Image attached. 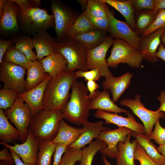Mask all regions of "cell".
<instances>
[{
    "instance_id": "1",
    "label": "cell",
    "mask_w": 165,
    "mask_h": 165,
    "mask_svg": "<svg viewBox=\"0 0 165 165\" xmlns=\"http://www.w3.org/2000/svg\"><path fill=\"white\" fill-rule=\"evenodd\" d=\"M78 79L75 72L66 70L51 78L45 91L43 106L51 110L62 111L70 98V89Z\"/></svg>"
},
{
    "instance_id": "2",
    "label": "cell",
    "mask_w": 165,
    "mask_h": 165,
    "mask_svg": "<svg viewBox=\"0 0 165 165\" xmlns=\"http://www.w3.org/2000/svg\"><path fill=\"white\" fill-rule=\"evenodd\" d=\"M70 98L62 110L64 118L81 126L88 121L90 98L86 86L77 80L72 85Z\"/></svg>"
},
{
    "instance_id": "3",
    "label": "cell",
    "mask_w": 165,
    "mask_h": 165,
    "mask_svg": "<svg viewBox=\"0 0 165 165\" xmlns=\"http://www.w3.org/2000/svg\"><path fill=\"white\" fill-rule=\"evenodd\" d=\"M63 119L62 111L45 108L31 117L29 129L38 142L52 141L57 136L60 122Z\"/></svg>"
},
{
    "instance_id": "4",
    "label": "cell",
    "mask_w": 165,
    "mask_h": 165,
    "mask_svg": "<svg viewBox=\"0 0 165 165\" xmlns=\"http://www.w3.org/2000/svg\"><path fill=\"white\" fill-rule=\"evenodd\" d=\"M17 20L21 31L29 35L46 31L55 26L53 15L49 14L46 9L39 7L24 11L20 9Z\"/></svg>"
},
{
    "instance_id": "5",
    "label": "cell",
    "mask_w": 165,
    "mask_h": 165,
    "mask_svg": "<svg viewBox=\"0 0 165 165\" xmlns=\"http://www.w3.org/2000/svg\"><path fill=\"white\" fill-rule=\"evenodd\" d=\"M56 53L62 54L66 60L68 64L66 70L88 71L87 68V50L76 40L68 37L57 42Z\"/></svg>"
},
{
    "instance_id": "6",
    "label": "cell",
    "mask_w": 165,
    "mask_h": 165,
    "mask_svg": "<svg viewBox=\"0 0 165 165\" xmlns=\"http://www.w3.org/2000/svg\"><path fill=\"white\" fill-rule=\"evenodd\" d=\"M112 45L110 55L106 60L108 67L115 68L120 63L136 68L141 66L144 59L137 49L120 39H114Z\"/></svg>"
},
{
    "instance_id": "7",
    "label": "cell",
    "mask_w": 165,
    "mask_h": 165,
    "mask_svg": "<svg viewBox=\"0 0 165 165\" xmlns=\"http://www.w3.org/2000/svg\"><path fill=\"white\" fill-rule=\"evenodd\" d=\"M50 7L54 18L55 30L58 42L68 37L71 28L79 14L60 0H51Z\"/></svg>"
},
{
    "instance_id": "8",
    "label": "cell",
    "mask_w": 165,
    "mask_h": 165,
    "mask_svg": "<svg viewBox=\"0 0 165 165\" xmlns=\"http://www.w3.org/2000/svg\"><path fill=\"white\" fill-rule=\"evenodd\" d=\"M141 98L140 95L137 94L134 99H123L119 103L121 106L128 107L140 119L145 127V134L149 138L155 123L160 119L164 118L165 114L157 110L153 111L148 109L141 102Z\"/></svg>"
},
{
    "instance_id": "9",
    "label": "cell",
    "mask_w": 165,
    "mask_h": 165,
    "mask_svg": "<svg viewBox=\"0 0 165 165\" xmlns=\"http://www.w3.org/2000/svg\"><path fill=\"white\" fill-rule=\"evenodd\" d=\"M4 113L18 130L20 141L24 142L27 138L31 118L28 106L18 97L12 106L4 111Z\"/></svg>"
},
{
    "instance_id": "10",
    "label": "cell",
    "mask_w": 165,
    "mask_h": 165,
    "mask_svg": "<svg viewBox=\"0 0 165 165\" xmlns=\"http://www.w3.org/2000/svg\"><path fill=\"white\" fill-rule=\"evenodd\" d=\"M26 69L20 66L3 60L0 64V81L3 88L21 94L26 91L24 76Z\"/></svg>"
},
{
    "instance_id": "11",
    "label": "cell",
    "mask_w": 165,
    "mask_h": 165,
    "mask_svg": "<svg viewBox=\"0 0 165 165\" xmlns=\"http://www.w3.org/2000/svg\"><path fill=\"white\" fill-rule=\"evenodd\" d=\"M20 9L13 0H6L0 20V35L2 38H12L21 34L17 20Z\"/></svg>"
},
{
    "instance_id": "12",
    "label": "cell",
    "mask_w": 165,
    "mask_h": 165,
    "mask_svg": "<svg viewBox=\"0 0 165 165\" xmlns=\"http://www.w3.org/2000/svg\"><path fill=\"white\" fill-rule=\"evenodd\" d=\"M114 39L108 35L100 45L91 49L87 50V68L97 69L102 77H105L112 72L109 70L106 60L107 52L112 45Z\"/></svg>"
},
{
    "instance_id": "13",
    "label": "cell",
    "mask_w": 165,
    "mask_h": 165,
    "mask_svg": "<svg viewBox=\"0 0 165 165\" xmlns=\"http://www.w3.org/2000/svg\"><path fill=\"white\" fill-rule=\"evenodd\" d=\"M109 20L108 32L113 38L122 39L138 50L140 37L126 23L116 18L113 13L107 11Z\"/></svg>"
},
{
    "instance_id": "14",
    "label": "cell",
    "mask_w": 165,
    "mask_h": 165,
    "mask_svg": "<svg viewBox=\"0 0 165 165\" xmlns=\"http://www.w3.org/2000/svg\"><path fill=\"white\" fill-rule=\"evenodd\" d=\"M133 132L132 130L123 127H119L115 130L101 132L96 139L104 141L107 146L100 151L104 155L116 158L118 152L119 143L125 142L128 135Z\"/></svg>"
},
{
    "instance_id": "15",
    "label": "cell",
    "mask_w": 165,
    "mask_h": 165,
    "mask_svg": "<svg viewBox=\"0 0 165 165\" xmlns=\"http://www.w3.org/2000/svg\"><path fill=\"white\" fill-rule=\"evenodd\" d=\"M0 144L16 153L24 163L36 164L39 151L38 143L29 129L27 138L23 143H15L12 145L1 141Z\"/></svg>"
},
{
    "instance_id": "16",
    "label": "cell",
    "mask_w": 165,
    "mask_h": 165,
    "mask_svg": "<svg viewBox=\"0 0 165 165\" xmlns=\"http://www.w3.org/2000/svg\"><path fill=\"white\" fill-rule=\"evenodd\" d=\"M165 31V28H163L140 37L138 50L144 59L152 63L159 60L157 55V49L161 43V36Z\"/></svg>"
},
{
    "instance_id": "17",
    "label": "cell",
    "mask_w": 165,
    "mask_h": 165,
    "mask_svg": "<svg viewBox=\"0 0 165 165\" xmlns=\"http://www.w3.org/2000/svg\"><path fill=\"white\" fill-rule=\"evenodd\" d=\"M51 77L48 74L45 79L39 84L31 89L19 94L18 97L28 106L31 117L41 110L45 108L42 104L45 91Z\"/></svg>"
},
{
    "instance_id": "18",
    "label": "cell",
    "mask_w": 165,
    "mask_h": 165,
    "mask_svg": "<svg viewBox=\"0 0 165 165\" xmlns=\"http://www.w3.org/2000/svg\"><path fill=\"white\" fill-rule=\"evenodd\" d=\"M130 113L127 114V117H124L117 113L97 110L94 113V116L104 120L107 124H113L118 127H127L135 132L145 134V131L143 125L138 122Z\"/></svg>"
},
{
    "instance_id": "19",
    "label": "cell",
    "mask_w": 165,
    "mask_h": 165,
    "mask_svg": "<svg viewBox=\"0 0 165 165\" xmlns=\"http://www.w3.org/2000/svg\"><path fill=\"white\" fill-rule=\"evenodd\" d=\"M133 74L127 72L121 76L116 77L112 73L105 77L101 85L104 90L109 91L112 97V100L117 101L123 93L130 86Z\"/></svg>"
},
{
    "instance_id": "20",
    "label": "cell",
    "mask_w": 165,
    "mask_h": 165,
    "mask_svg": "<svg viewBox=\"0 0 165 165\" xmlns=\"http://www.w3.org/2000/svg\"><path fill=\"white\" fill-rule=\"evenodd\" d=\"M104 123L101 120L94 122L88 120L82 125L83 131L80 137L68 147L81 149L86 145L90 143L101 132L111 130L110 128L104 126Z\"/></svg>"
},
{
    "instance_id": "21",
    "label": "cell",
    "mask_w": 165,
    "mask_h": 165,
    "mask_svg": "<svg viewBox=\"0 0 165 165\" xmlns=\"http://www.w3.org/2000/svg\"><path fill=\"white\" fill-rule=\"evenodd\" d=\"M90 110H97L110 113L126 114L131 112L120 108L110 98L108 91L97 90L93 97L90 99Z\"/></svg>"
},
{
    "instance_id": "22",
    "label": "cell",
    "mask_w": 165,
    "mask_h": 165,
    "mask_svg": "<svg viewBox=\"0 0 165 165\" xmlns=\"http://www.w3.org/2000/svg\"><path fill=\"white\" fill-rule=\"evenodd\" d=\"M32 40L38 61H40L44 57L56 53L57 38L53 37L47 31L34 35Z\"/></svg>"
},
{
    "instance_id": "23",
    "label": "cell",
    "mask_w": 165,
    "mask_h": 165,
    "mask_svg": "<svg viewBox=\"0 0 165 165\" xmlns=\"http://www.w3.org/2000/svg\"><path fill=\"white\" fill-rule=\"evenodd\" d=\"M83 131L82 127L71 126L62 119L60 122L57 134L52 141L56 144H65L68 146L78 139Z\"/></svg>"
},
{
    "instance_id": "24",
    "label": "cell",
    "mask_w": 165,
    "mask_h": 165,
    "mask_svg": "<svg viewBox=\"0 0 165 165\" xmlns=\"http://www.w3.org/2000/svg\"><path fill=\"white\" fill-rule=\"evenodd\" d=\"M45 72L52 78L58 75L67 69V61L61 53H55L40 61Z\"/></svg>"
},
{
    "instance_id": "25",
    "label": "cell",
    "mask_w": 165,
    "mask_h": 165,
    "mask_svg": "<svg viewBox=\"0 0 165 165\" xmlns=\"http://www.w3.org/2000/svg\"><path fill=\"white\" fill-rule=\"evenodd\" d=\"M131 134L128 135L125 142L119 143L118 152L116 158V165H135L134 155L137 141L133 140L131 142Z\"/></svg>"
},
{
    "instance_id": "26",
    "label": "cell",
    "mask_w": 165,
    "mask_h": 165,
    "mask_svg": "<svg viewBox=\"0 0 165 165\" xmlns=\"http://www.w3.org/2000/svg\"><path fill=\"white\" fill-rule=\"evenodd\" d=\"M103 1L118 11L125 19L127 24L136 32V13L130 0H102Z\"/></svg>"
},
{
    "instance_id": "27",
    "label": "cell",
    "mask_w": 165,
    "mask_h": 165,
    "mask_svg": "<svg viewBox=\"0 0 165 165\" xmlns=\"http://www.w3.org/2000/svg\"><path fill=\"white\" fill-rule=\"evenodd\" d=\"M131 136L136 138L147 155L158 165L165 164V158L158 152L149 137L145 134L135 132L131 133Z\"/></svg>"
},
{
    "instance_id": "28",
    "label": "cell",
    "mask_w": 165,
    "mask_h": 165,
    "mask_svg": "<svg viewBox=\"0 0 165 165\" xmlns=\"http://www.w3.org/2000/svg\"><path fill=\"white\" fill-rule=\"evenodd\" d=\"M27 70V75L25 79L26 91L39 84L48 74L45 71L42 63L37 60L33 61Z\"/></svg>"
},
{
    "instance_id": "29",
    "label": "cell",
    "mask_w": 165,
    "mask_h": 165,
    "mask_svg": "<svg viewBox=\"0 0 165 165\" xmlns=\"http://www.w3.org/2000/svg\"><path fill=\"white\" fill-rule=\"evenodd\" d=\"M107 31L96 29L71 37L78 41L87 50L94 48L101 44L107 35Z\"/></svg>"
},
{
    "instance_id": "30",
    "label": "cell",
    "mask_w": 165,
    "mask_h": 165,
    "mask_svg": "<svg viewBox=\"0 0 165 165\" xmlns=\"http://www.w3.org/2000/svg\"><path fill=\"white\" fill-rule=\"evenodd\" d=\"M19 132L9 122L3 110L0 109V140L8 144L20 140Z\"/></svg>"
},
{
    "instance_id": "31",
    "label": "cell",
    "mask_w": 165,
    "mask_h": 165,
    "mask_svg": "<svg viewBox=\"0 0 165 165\" xmlns=\"http://www.w3.org/2000/svg\"><path fill=\"white\" fill-rule=\"evenodd\" d=\"M12 38L15 47L29 60L32 61L37 60V55L33 51L32 40L30 35L21 33Z\"/></svg>"
},
{
    "instance_id": "32",
    "label": "cell",
    "mask_w": 165,
    "mask_h": 165,
    "mask_svg": "<svg viewBox=\"0 0 165 165\" xmlns=\"http://www.w3.org/2000/svg\"><path fill=\"white\" fill-rule=\"evenodd\" d=\"M3 60L21 66L26 70L33 61L29 60L23 53L17 49L13 42L5 53Z\"/></svg>"
},
{
    "instance_id": "33",
    "label": "cell",
    "mask_w": 165,
    "mask_h": 165,
    "mask_svg": "<svg viewBox=\"0 0 165 165\" xmlns=\"http://www.w3.org/2000/svg\"><path fill=\"white\" fill-rule=\"evenodd\" d=\"M158 12L148 10L136 13V32L139 36L141 35L152 25Z\"/></svg>"
},
{
    "instance_id": "34",
    "label": "cell",
    "mask_w": 165,
    "mask_h": 165,
    "mask_svg": "<svg viewBox=\"0 0 165 165\" xmlns=\"http://www.w3.org/2000/svg\"><path fill=\"white\" fill-rule=\"evenodd\" d=\"M106 144L103 141L97 139L92 141L87 147L82 149V157L79 165H92L95 155L98 151L105 148Z\"/></svg>"
},
{
    "instance_id": "35",
    "label": "cell",
    "mask_w": 165,
    "mask_h": 165,
    "mask_svg": "<svg viewBox=\"0 0 165 165\" xmlns=\"http://www.w3.org/2000/svg\"><path fill=\"white\" fill-rule=\"evenodd\" d=\"M96 29L90 21L84 10L76 18L70 29L68 37L83 34Z\"/></svg>"
},
{
    "instance_id": "36",
    "label": "cell",
    "mask_w": 165,
    "mask_h": 165,
    "mask_svg": "<svg viewBox=\"0 0 165 165\" xmlns=\"http://www.w3.org/2000/svg\"><path fill=\"white\" fill-rule=\"evenodd\" d=\"M39 151L36 165H51L56 144L52 141L38 142Z\"/></svg>"
},
{
    "instance_id": "37",
    "label": "cell",
    "mask_w": 165,
    "mask_h": 165,
    "mask_svg": "<svg viewBox=\"0 0 165 165\" xmlns=\"http://www.w3.org/2000/svg\"><path fill=\"white\" fill-rule=\"evenodd\" d=\"M108 4L102 0H88L86 10L92 16L108 18Z\"/></svg>"
},
{
    "instance_id": "38",
    "label": "cell",
    "mask_w": 165,
    "mask_h": 165,
    "mask_svg": "<svg viewBox=\"0 0 165 165\" xmlns=\"http://www.w3.org/2000/svg\"><path fill=\"white\" fill-rule=\"evenodd\" d=\"M16 91L3 88L0 90V109L5 111L10 108L18 97Z\"/></svg>"
},
{
    "instance_id": "39",
    "label": "cell",
    "mask_w": 165,
    "mask_h": 165,
    "mask_svg": "<svg viewBox=\"0 0 165 165\" xmlns=\"http://www.w3.org/2000/svg\"><path fill=\"white\" fill-rule=\"evenodd\" d=\"M82 149L68 147L64 153L58 165H75L82 157Z\"/></svg>"
},
{
    "instance_id": "40",
    "label": "cell",
    "mask_w": 165,
    "mask_h": 165,
    "mask_svg": "<svg viewBox=\"0 0 165 165\" xmlns=\"http://www.w3.org/2000/svg\"><path fill=\"white\" fill-rule=\"evenodd\" d=\"M134 160H137L139 161L140 165H158L147 155L137 141L134 153Z\"/></svg>"
},
{
    "instance_id": "41",
    "label": "cell",
    "mask_w": 165,
    "mask_h": 165,
    "mask_svg": "<svg viewBox=\"0 0 165 165\" xmlns=\"http://www.w3.org/2000/svg\"><path fill=\"white\" fill-rule=\"evenodd\" d=\"M163 28H165V9L158 12L152 24L141 35H148Z\"/></svg>"
},
{
    "instance_id": "42",
    "label": "cell",
    "mask_w": 165,
    "mask_h": 165,
    "mask_svg": "<svg viewBox=\"0 0 165 165\" xmlns=\"http://www.w3.org/2000/svg\"><path fill=\"white\" fill-rule=\"evenodd\" d=\"M150 139L153 140L159 145L165 144V128L160 124V119L155 124V128L149 137Z\"/></svg>"
},
{
    "instance_id": "43",
    "label": "cell",
    "mask_w": 165,
    "mask_h": 165,
    "mask_svg": "<svg viewBox=\"0 0 165 165\" xmlns=\"http://www.w3.org/2000/svg\"><path fill=\"white\" fill-rule=\"evenodd\" d=\"M136 13L143 11L153 10L154 0H130Z\"/></svg>"
},
{
    "instance_id": "44",
    "label": "cell",
    "mask_w": 165,
    "mask_h": 165,
    "mask_svg": "<svg viewBox=\"0 0 165 165\" xmlns=\"http://www.w3.org/2000/svg\"><path fill=\"white\" fill-rule=\"evenodd\" d=\"M85 11L94 27L97 29L108 32L109 24L108 18L94 17L91 16L86 10Z\"/></svg>"
},
{
    "instance_id": "45",
    "label": "cell",
    "mask_w": 165,
    "mask_h": 165,
    "mask_svg": "<svg viewBox=\"0 0 165 165\" xmlns=\"http://www.w3.org/2000/svg\"><path fill=\"white\" fill-rule=\"evenodd\" d=\"M75 74L78 78H84L86 81L98 80L102 77L99 70L97 69L89 71L78 70L75 72Z\"/></svg>"
},
{
    "instance_id": "46",
    "label": "cell",
    "mask_w": 165,
    "mask_h": 165,
    "mask_svg": "<svg viewBox=\"0 0 165 165\" xmlns=\"http://www.w3.org/2000/svg\"><path fill=\"white\" fill-rule=\"evenodd\" d=\"M68 146L63 144H56L55 151L53 155V165H58L61 159Z\"/></svg>"
},
{
    "instance_id": "47",
    "label": "cell",
    "mask_w": 165,
    "mask_h": 165,
    "mask_svg": "<svg viewBox=\"0 0 165 165\" xmlns=\"http://www.w3.org/2000/svg\"><path fill=\"white\" fill-rule=\"evenodd\" d=\"M13 42L12 38L9 39H0V64L3 60V55L9 47Z\"/></svg>"
},
{
    "instance_id": "48",
    "label": "cell",
    "mask_w": 165,
    "mask_h": 165,
    "mask_svg": "<svg viewBox=\"0 0 165 165\" xmlns=\"http://www.w3.org/2000/svg\"><path fill=\"white\" fill-rule=\"evenodd\" d=\"M8 148L4 146L3 148L0 151V161H8L13 164L14 163V160L12 154L8 151Z\"/></svg>"
},
{
    "instance_id": "49",
    "label": "cell",
    "mask_w": 165,
    "mask_h": 165,
    "mask_svg": "<svg viewBox=\"0 0 165 165\" xmlns=\"http://www.w3.org/2000/svg\"><path fill=\"white\" fill-rule=\"evenodd\" d=\"M23 11L35 8L31 0H13Z\"/></svg>"
},
{
    "instance_id": "50",
    "label": "cell",
    "mask_w": 165,
    "mask_h": 165,
    "mask_svg": "<svg viewBox=\"0 0 165 165\" xmlns=\"http://www.w3.org/2000/svg\"><path fill=\"white\" fill-rule=\"evenodd\" d=\"M86 87L89 92V96L91 98L95 94L96 91L100 88V86L94 80L87 81Z\"/></svg>"
},
{
    "instance_id": "51",
    "label": "cell",
    "mask_w": 165,
    "mask_h": 165,
    "mask_svg": "<svg viewBox=\"0 0 165 165\" xmlns=\"http://www.w3.org/2000/svg\"><path fill=\"white\" fill-rule=\"evenodd\" d=\"M157 100L160 103V106L157 110L159 112H165V90H162L160 95L157 97Z\"/></svg>"
},
{
    "instance_id": "52",
    "label": "cell",
    "mask_w": 165,
    "mask_h": 165,
    "mask_svg": "<svg viewBox=\"0 0 165 165\" xmlns=\"http://www.w3.org/2000/svg\"><path fill=\"white\" fill-rule=\"evenodd\" d=\"M165 9V0H154V8L153 10L158 12Z\"/></svg>"
},
{
    "instance_id": "53",
    "label": "cell",
    "mask_w": 165,
    "mask_h": 165,
    "mask_svg": "<svg viewBox=\"0 0 165 165\" xmlns=\"http://www.w3.org/2000/svg\"><path fill=\"white\" fill-rule=\"evenodd\" d=\"M10 151L13 155L15 165H36V164H28L24 163L16 153L12 151Z\"/></svg>"
},
{
    "instance_id": "54",
    "label": "cell",
    "mask_w": 165,
    "mask_h": 165,
    "mask_svg": "<svg viewBox=\"0 0 165 165\" xmlns=\"http://www.w3.org/2000/svg\"><path fill=\"white\" fill-rule=\"evenodd\" d=\"M157 55L159 58L165 62V47L162 43L158 47Z\"/></svg>"
},
{
    "instance_id": "55",
    "label": "cell",
    "mask_w": 165,
    "mask_h": 165,
    "mask_svg": "<svg viewBox=\"0 0 165 165\" xmlns=\"http://www.w3.org/2000/svg\"><path fill=\"white\" fill-rule=\"evenodd\" d=\"M157 149L158 152L165 158V144L159 145L157 147Z\"/></svg>"
},
{
    "instance_id": "56",
    "label": "cell",
    "mask_w": 165,
    "mask_h": 165,
    "mask_svg": "<svg viewBox=\"0 0 165 165\" xmlns=\"http://www.w3.org/2000/svg\"><path fill=\"white\" fill-rule=\"evenodd\" d=\"M6 0H0V17L2 15Z\"/></svg>"
},
{
    "instance_id": "57",
    "label": "cell",
    "mask_w": 165,
    "mask_h": 165,
    "mask_svg": "<svg viewBox=\"0 0 165 165\" xmlns=\"http://www.w3.org/2000/svg\"><path fill=\"white\" fill-rule=\"evenodd\" d=\"M35 8L39 7L41 5V0H31Z\"/></svg>"
},
{
    "instance_id": "58",
    "label": "cell",
    "mask_w": 165,
    "mask_h": 165,
    "mask_svg": "<svg viewBox=\"0 0 165 165\" xmlns=\"http://www.w3.org/2000/svg\"><path fill=\"white\" fill-rule=\"evenodd\" d=\"M102 159L105 165H112L107 160L105 155H103Z\"/></svg>"
},
{
    "instance_id": "59",
    "label": "cell",
    "mask_w": 165,
    "mask_h": 165,
    "mask_svg": "<svg viewBox=\"0 0 165 165\" xmlns=\"http://www.w3.org/2000/svg\"><path fill=\"white\" fill-rule=\"evenodd\" d=\"M161 43L165 47V31L162 35L161 37Z\"/></svg>"
},
{
    "instance_id": "60",
    "label": "cell",
    "mask_w": 165,
    "mask_h": 165,
    "mask_svg": "<svg viewBox=\"0 0 165 165\" xmlns=\"http://www.w3.org/2000/svg\"><path fill=\"white\" fill-rule=\"evenodd\" d=\"M0 165H13V164L9 162L5 161H0Z\"/></svg>"
},
{
    "instance_id": "61",
    "label": "cell",
    "mask_w": 165,
    "mask_h": 165,
    "mask_svg": "<svg viewBox=\"0 0 165 165\" xmlns=\"http://www.w3.org/2000/svg\"><path fill=\"white\" fill-rule=\"evenodd\" d=\"M164 165H165V164Z\"/></svg>"
}]
</instances>
